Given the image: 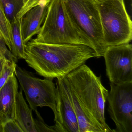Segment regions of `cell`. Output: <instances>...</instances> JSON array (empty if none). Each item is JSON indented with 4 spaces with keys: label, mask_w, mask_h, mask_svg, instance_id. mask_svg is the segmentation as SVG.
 <instances>
[{
    "label": "cell",
    "mask_w": 132,
    "mask_h": 132,
    "mask_svg": "<svg viewBox=\"0 0 132 132\" xmlns=\"http://www.w3.org/2000/svg\"><path fill=\"white\" fill-rule=\"evenodd\" d=\"M108 112L116 125L113 132H132V82H110Z\"/></svg>",
    "instance_id": "cell-7"
},
{
    "label": "cell",
    "mask_w": 132,
    "mask_h": 132,
    "mask_svg": "<svg viewBox=\"0 0 132 132\" xmlns=\"http://www.w3.org/2000/svg\"><path fill=\"white\" fill-rule=\"evenodd\" d=\"M35 42L51 44L84 45L90 42L74 24L66 10L64 0H51L47 12Z\"/></svg>",
    "instance_id": "cell-3"
},
{
    "label": "cell",
    "mask_w": 132,
    "mask_h": 132,
    "mask_svg": "<svg viewBox=\"0 0 132 132\" xmlns=\"http://www.w3.org/2000/svg\"><path fill=\"white\" fill-rule=\"evenodd\" d=\"M57 117L54 125L56 132H79L71 93L63 77L57 78Z\"/></svg>",
    "instance_id": "cell-9"
},
{
    "label": "cell",
    "mask_w": 132,
    "mask_h": 132,
    "mask_svg": "<svg viewBox=\"0 0 132 132\" xmlns=\"http://www.w3.org/2000/svg\"><path fill=\"white\" fill-rule=\"evenodd\" d=\"M7 17L12 23L16 20L17 15L24 6L23 0H1Z\"/></svg>",
    "instance_id": "cell-16"
},
{
    "label": "cell",
    "mask_w": 132,
    "mask_h": 132,
    "mask_svg": "<svg viewBox=\"0 0 132 132\" xmlns=\"http://www.w3.org/2000/svg\"><path fill=\"white\" fill-rule=\"evenodd\" d=\"M110 82L116 84L132 82V45L129 43L109 46L103 56Z\"/></svg>",
    "instance_id": "cell-8"
},
{
    "label": "cell",
    "mask_w": 132,
    "mask_h": 132,
    "mask_svg": "<svg viewBox=\"0 0 132 132\" xmlns=\"http://www.w3.org/2000/svg\"><path fill=\"white\" fill-rule=\"evenodd\" d=\"M48 4L38 5L28 11L21 18V28L25 44L39 33L47 12Z\"/></svg>",
    "instance_id": "cell-11"
},
{
    "label": "cell",
    "mask_w": 132,
    "mask_h": 132,
    "mask_svg": "<svg viewBox=\"0 0 132 132\" xmlns=\"http://www.w3.org/2000/svg\"><path fill=\"white\" fill-rule=\"evenodd\" d=\"M25 61L40 75L51 79L63 77L97 57L95 51L84 45L51 44L31 40L25 44Z\"/></svg>",
    "instance_id": "cell-1"
},
{
    "label": "cell",
    "mask_w": 132,
    "mask_h": 132,
    "mask_svg": "<svg viewBox=\"0 0 132 132\" xmlns=\"http://www.w3.org/2000/svg\"><path fill=\"white\" fill-rule=\"evenodd\" d=\"M7 60H4V59L0 58V74H1V73L2 70H3L4 63H5V62H6V61H7Z\"/></svg>",
    "instance_id": "cell-22"
},
{
    "label": "cell",
    "mask_w": 132,
    "mask_h": 132,
    "mask_svg": "<svg viewBox=\"0 0 132 132\" xmlns=\"http://www.w3.org/2000/svg\"><path fill=\"white\" fill-rule=\"evenodd\" d=\"M0 58L2 59H4V60H8V59H6L4 58L1 54H0Z\"/></svg>",
    "instance_id": "cell-24"
},
{
    "label": "cell",
    "mask_w": 132,
    "mask_h": 132,
    "mask_svg": "<svg viewBox=\"0 0 132 132\" xmlns=\"http://www.w3.org/2000/svg\"><path fill=\"white\" fill-rule=\"evenodd\" d=\"M66 85L71 96L74 109L78 120L79 132H103L102 128L95 121L92 117L82 105L76 94L67 84Z\"/></svg>",
    "instance_id": "cell-13"
},
{
    "label": "cell",
    "mask_w": 132,
    "mask_h": 132,
    "mask_svg": "<svg viewBox=\"0 0 132 132\" xmlns=\"http://www.w3.org/2000/svg\"><path fill=\"white\" fill-rule=\"evenodd\" d=\"M0 54L6 59L16 63L18 62V59L15 57L10 51L8 49L5 43V41L0 34Z\"/></svg>",
    "instance_id": "cell-20"
},
{
    "label": "cell",
    "mask_w": 132,
    "mask_h": 132,
    "mask_svg": "<svg viewBox=\"0 0 132 132\" xmlns=\"http://www.w3.org/2000/svg\"><path fill=\"white\" fill-rule=\"evenodd\" d=\"M0 34L10 51L12 42V27L6 15L1 0H0Z\"/></svg>",
    "instance_id": "cell-15"
},
{
    "label": "cell",
    "mask_w": 132,
    "mask_h": 132,
    "mask_svg": "<svg viewBox=\"0 0 132 132\" xmlns=\"http://www.w3.org/2000/svg\"><path fill=\"white\" fill-rule=\"evenodd\" d=\"M63 78L103 132H113L105 121V107L109 91L102 84L100 76L84 64Z\"/></svg>",
    "instance_id": "cell-2"
},
{
    "label": "cell",
    "mask_w": 132,
    "mask_h": 132,
    "mask_svg": "<svg viewBox=\"0 0 132 132\" xmlns=\"http://www.w3.org/2000/svg\"><path fill=\"white\" fill-rule=\"evenodd\" d=\"M96 4L106 46L129 43L132 39V22L124 0H102Z\"/></svg>",
    "instance_id": "cell-5"
},
{
    "label": "cell",
    "mask_w": 132,
    "mask_h": 132,
    "mask_svg": "<svg viewBox=\"0 0 132 132\" xmlns=\"http://www.w3.org/2000/svg\"><path fill=\"white\" fill-rule=\"evenodd\" d=\"M95 1H96V2H99V1H102V0H95Z\"/></svg>",
    "instance_id": "cell-26"
},
{
    "label": "cell",
    "mask_w": 132,
    "mask_h": 132,
    "mask_svg": "<svg viewBox=\"0 0 132 132\" xmlns=\"http://www.w3.org/2000/svg\"><path fill=\"white\" fill-rule=\"evenodd\" d=\"M28 1V0H23V4L24 5L27 3V1Z\"/></svg>",
    "instance_id": "cell-25"
},
{
    "label": "cell",
    "mask_w": 132,
    "mask_h": 132,
    "mask_svg": "<svg viewBox=\"0 0 132 132\" xmlns=\"http://www.w3.org/2000/svg\"><path fill=\"white\" fill-rule=\"evenodd\" d=\"M14 120L23 132H37L32 109L27 104L21 89L18 91L16 96Z\"/></svg>",
    "instance_id": "cell-12"
},
{
    "label": "cell",
    "mask_w": 132,
    "mask_h": 132,
    "mask_svg": "<svg viewBox=\"0 0 132 132\" xmlns=\"http://www.w3.org/2000/svg\"><path fill=\"white\" fill-rule=\"evenodd\" d=\"M34 111L37 115V118L35 119V121L37 132H56L53 126H48L45 122L37 109Z\"/></svg>",
    "instance_id": "cell-19"
},
{
    "label": "cell",
    "mask_w": 132,
    "mask_h": 132,
    "mask_svg": "<svg viewBox=\"0 0 132 132\" xmlns=\"http://www.w3.org/2000/svg\"><path fill=\"white\" fill-rule=\"evenodd\" d=\"M51 0H28L19 11L17 18L20 19L26 13L33 7L43 4H48Z\"/></svg>",
    "instance_id": "cell-18"
},
{
    "label": "cell",
    "mask_w": 132,
    "mask_h": 132,
    "mask_svg": "<svg viewBox=\"0 0 132 132\" xmlns=\"http://www.w3.org/2000/svg\"><path fill=\"white\" fill-rule=\"evenodd\" d=\"M74 24L86 37L97 57H103L107 47L103 39L99 12L95 0H64Z\"/></svg>",
    "instance_id": "cell-4"
},
{
    "label": "cell",
    "mask_w": 132,
    "mask_h": 132,
    "mask_svg": "<svg viewBox=\"0 0 132 132\" xmlns=\"http://www.w3.org/2000/svg\"><path fill=\"white\" fill-rule=\"evenodd\" d=\"M18 88L17 79L14 74L0 89V126L15 119Z\"/></svg>",
    "instance_id": "cell-10"
},
{
    "label": "cell",
    "mask_w": 132,
    "mask_h": 132,
    "mask_svg": "<svg viewBox=\"0 0 132 132\" xmlns=\"http://www.w3.org/2000/svg\"><path fill=\"white\" fill-rule=\"evenodd\" d=\"M16 66V63L15 62L8 60L5 62L0 74V89L5 85L9 78L14 74Z\"/></svg>",
    "instance_id": "cell-17"
},
{
    "label": "cell",
    "mask_w": 132,
    "mask_h": 132,
    "mask_svg": "<svg viewBox=\"0 0 132 132\" xmlns=\"http://www.w3.org/2000/svg\"><path fill=\"white\" fill-rule=\"evenodd\" d=\"M15 75L19 81L21 89L32 110L37 107H49L57 117V94L55 84L53 79H41L17 65Z\"/></svg>",
    "instance_id": "cell-6"
},
{
    "label": "cell",
    "mask_w": 132,
    "mask_h": 132,
    "mask_svg": "<svg viewBox=\"0 0 132 132\" xmlns=\"http://www.w3.org/2000/svg\"><path fill=\"white\" fill-rule=\"evenodd\" d=\"M0 132H3V126H0Z\"/></svg>",
    "instance_id": "cell-23"
},
{
    "label": "cell",
    "mask_w": 132,
    "mask_h": 132,
    "mask_svg": "<svg viewBox=\"0 0 132 132\" xmlns=\"http://www.w3.org/2000/svg\"><path fill=\"white\" fill-rule=\"evenodd\" d=\"M11 24L12 42L11 47V52L17 59H25L26 44L24 42L21 34V18L17 19Z\"/></svg>",
    "instance_id": "cell-14"
},
{
    "label": "cell",
    "mask_w": 132,
    "mask_h": 132,
    "mask_svg": "<svg viewBox=\"0 0 132 132\" xmlns=\"http://www.w3.org/2000/svg\"><path fill=\"white\" fill-rule=\"evenodd\" d=\"M3 132H23L15 120H10L3 125Z\"/></svg>",
    "instance_id": "cell-21"
}]
</instances>
